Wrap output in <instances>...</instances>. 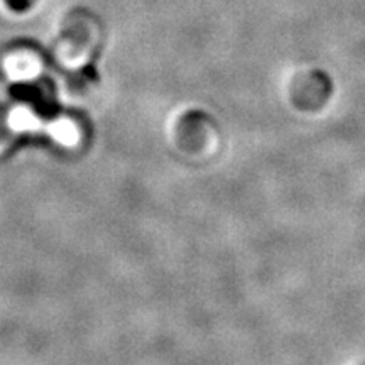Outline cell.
I'll return each instance as SVG.
<instances>
[]
</instances>
